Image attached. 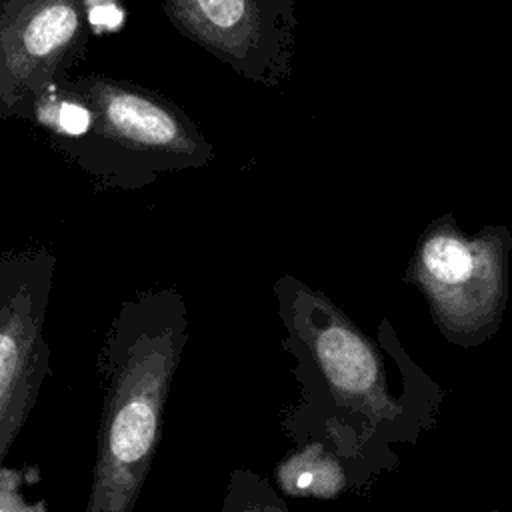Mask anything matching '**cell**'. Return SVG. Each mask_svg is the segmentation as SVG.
<instances>
[{"label": "cell", "instance_id": "1", "mask_svg": "<svg viewBox=\"0 0 512 512\" xmlns=\"http://www.w3.org/2000/svg\"><path fill=\"white\" fill-rule=\"evenodd\" d=\"M186 342L188 308L174 288L138 292L120 304L98 356L104 398L84 512L134 510Z\"/></svg>", "mask_w": 512, "mask_h": 512}, {"label": "cell", "instance_id": "2", "mask_svg": "<svg viewBox=\"0 0 512 512\" xmlns=\"http://www.w3.org/2000/svg\"><path fill=\"white\" fill-rule=\"evenodd\" d=\"M60 82L84 100L92 124L80 138H50L74 160L94 152L78 160L84 170L110 152L100 172L106 184L116 182V164L122 186H142L140 174L154 180L160 172L204 168L216 156L200 126L154 90L104 74H66Z\"/></svg>", "mask_w": 512, "mask_h": 512}, {"label": "cell", "instance_id": "3", "mask_svg": "<svg viewBox=\"0 0 512 512\" xmlns=\"http://www.w3.org/2000/svg\"><path fill=\"white\" fill-rule=\"evenodd\" d=\"M274 294L288 332L284 346L298 364L312 368L332 402L370 422L394 418L400 408L388 394L386 372L370 340L328 298L292 276L280 278Z\"/></svg>", "mask_w": 512, "mask_h": 512}, {"label": "cell", "instance_id": "4", "mask_svg": "<svg viewBox=\"0 0 512 512\" xmlns=\"http://www.w3.org/2000/svg\"><path fill=\"white\" fill-rule=\"evenodd\" d=\"M86 0H0V120L28 116L82 54Z\"/></svg>", "mask_w": 512, "mask_h": 512}, {"label": "cell", "instance_id": "5", "mask_svg": "<svg viewBox=\"0 0 512 512\" xmlns=\"http://www.w3.org/2000/svg\"><path fill=\"white\" fill-rule=\"evenodd\" d=\"M164 12L190 42L258 86L290 74L294 0H166Z\"/></svg>", "mask_w": 512, "mask_h": 512}, {"label": "cell", "instance_id": "6", "mask_svg": "<svg viewBox=\"0 0 512 512\" xmlns=\"http://www.w3.org/2000/svg\"><path fill=\"white\" fill-rule=\"evenodd\" d=\"M418 280L442 332L458 342L498 324L504 292L498 258L456 232H434L422 242Z\"/></svg>", "mask_w": 512, "mask_h": 512}, {"label": "cell", "instance_id": "7", "mask_svg": "<svg viewBox=\"0 0 512 512\" xmlns=\"http://www.w3.org/2000/svg\"><path fill=\"white\" fill-rule=\"evenodd\" d=\"M276 476L282 490L294 496L334 498L346 486L342 466L320 442L306 444L284 458L276 468Z\"/></svg>", "mask_w": 512, "mask_h": 512}, {"label": "cell", "instance_id": "8", "mask_svg": "<svg viewBox=\"0 0 512 512\" xmlns=\"http://www.w3.org/2000/svg\"><path fill=\"white\" fill-rule=\"evenodd\" d=\"M220 512H290L274 486L252 470H234Z\"/></svg>", "mask_w": 512, "mask_h": 512}, {"label": "cell", "instance_id": "9", "mask_svg": "<svg viewBox=\"0 0 512 512\" xmlns=\"http://www.w3.org/2000/svg\"><path fill=\"white\" fill-rule=\"evenodd\" d=\"M20 474L16 470L0 468V512H44L42 504L30 506L18 494Z\"/></svg>", "mask_w": 512, "mask_h": 512}, {"label": "cell", "instance_id": "10", "mask_svg": "<svg viewBox=\"0 0 512 512\" xmlns=\"http://www.w3.org/2000/svg\"><path fill=\"white\" fill-rule=\"evenodd\" d=\"M490 512H500V510H490Z\"/></svg>", "mask_w": 512, "mask_h": 512}]
</instances>
